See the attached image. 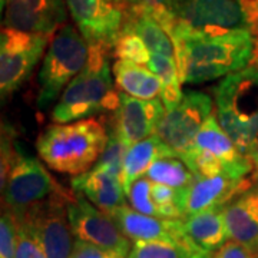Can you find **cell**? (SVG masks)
Masks as SVG:
<instances>
[{
	"label": "cell",
	"mask_w": 258,
	"mask_h": 258,
	"mask_svg": "<svg viewBox=\"0 0 258 258\" xmlns=\"http://www.w3.org/2000/svg\"><path fill=\"white\" fill-rule=\"evenodd\" d=\"M169 35L181 81L189 85L217 81L248 68L255 47L251 30L200 32L176 20Z\"/></svg>",
	"instance_id": "1"
},
{
	"label": "cell",
	"mask_w": 258,
	"mask_h": 258,
	"mask_svg": "<svg viewBox=\"0 0 258 258\" xmlns=\"http://www.w3.org/2000/svg\"><path fill=\"white\" fill-rule=\"evenodd\" d=\"M108 141V128L95 118L49 125L37 138L39 158L60 174L79 175L89 171Z\"/></svg>",
	"instance_id": "2"
},
{
	"label": "cell",
	"mask_w": 258,
	"mask_h": 258,
	"mask_svg": "<svg viewBox=\"0 0 258 258\" xmlns=\"http://www.w3.org/2000/svg\"><path fill=\"white\" fill-rule=\"evenodd\" d=\"M212 96L220 125L251 159L258 139V68L249 64L222 78L214 86Z\"/></svg>",
	"instance_id": "3"
},
{
	"label": "cell",
	"mask_w": 258,
	"mask_h": 258,
	"mask_svg": "<svg viewBox=\"0 0 258 258\" xmlns=\"http://www.w3.org/2000/svg\"><path fill=\"white\" fill-rule=\"evenodd\" d=\"M109 59L111 53L91 47L86 68L66 86L53 106L50 118L55 123H69L116 111L119 92L113 85Z\"/></svg>",
	"instance_id": "4"
},
{
	"label": "cell",
	"mask_w": 258,
	"mask_h": 258,
	"mask_svg": "<svg viewBox=\"0 0 258 258\" xmlns=\"http://www.w3.org/2000/svg\"><path fill=\"white\" fill-rule=\"evenodd\" d=\"M89 55V43L79 29L66 23L56 30L37 75L39 109H45L57 102L66 86L86 68Z\"/></svg>",
	"instance_id": "5"
},
{
	"label": "cell",
	"mask_w": 258,
	"mask_h": 258,
	"mask_svg": "<svg viewBox=\"0 0 258 258\" xmlns=\"http://www.w3.org/2000/svg\"><path fill=\"white\" fill-rule=\"evenodd\" d=\"M72 189H57L46 200L16 215L18 221L35 237L47 258H71L76 237L68 214V200Z\"/></svg>",
	"instance_id": "6"
},
{
	"label": "cell",
	"mask_w": 258,
	"mask_h": 258,
	"mask_svg": "<svg viewBox=\"0 0 258 258\" xmlns=\"http://www.w3.org/2000/svg\"><path fill=\"white\" fill-rule=\"evenodd\" d=\"M52 36L2 29L0 35V92L2 99L9 98L26 82L36 64L46 53Z\"/></svg>",
	"instance_id": "7"
},
{
	"label": "cell",
	"mask_w": 258,
	"mask_h": 258,
	"mask_svg": "<svg viewBox=\"0 0 258 258\" xmlns=\"http://www.w3.org/2000/svg\"><path fill=\"white\" fill-rule=\"evenodd\" d=\"M69 15L89 47L112 53L126 20L123 0H64Z\"/></svg>",
	"instance_id": "8"
},
{
	"label": "cell",
	"mask_w": 258,
	"mask_h": 258,
	"mask_svg": "<svg viewBox=\"0 0 258 258\" xmlns=\"http://www.w3.org/2000/svg\"><path fill=\"white\" fill-rule=\"evenodd\" d=\"M68 214L76 240L86 241L116 257H128L134 244H131L112 215L74 191L68 200Z\"/></svg>",
	"instance_id": "9"
},
{
	"label": "cell",
	"mask_w": 258,
	"mask_h": 258,
	"mask_svg": "<svg viewBox=\"0 0 258 258\" xmlns=\"http://www.w3.org/2000/svg\"><path fill=\"white\" fill-rule=\"evenodd\" d=\"M60 188L39 158L22 154L18 149L6 182L2 185L3 208L19 215Z\"/></svg>",
	"instance_id": "10"
},
{
	"label": "cell",
	"mask_w": 258,
	"mask_h": 258,
	"mask_svg": "<svg viewBox=\"0 0 258 258\" xmlns=\"http://www.w3.org/2000/svg\"><path fill=\"white\" fill-rule=\"evenodd\" d=\"M171 12L192 30H251L247 0H174Z\"/></svg>",
	"instance_id": "11"
},
{
	"label": "cell",
	"mask_w": 258,
	"mask_h": 258,
	"mask_svg": "<svg viewBox=\"0 0 258 258\" xmlns=\"http://www.w3.org/2000/svg\"><path fill=\"white\" fill-rule=\"evenodd\" d=\"M214 109V99L210 95L200 91L184 92L182 101L175 108L165 111L155 134L178 157H181L191 148L200 129Z\"/></svg>",
	"instance_id": "12"
},
{
	"label": "cell",
	"mask_w": 258,
	"mask_h": 258,
	"mask_svg": "<svg viewBox=\"0 0 258 258\" xmlns=\"http://www.w3.org/2000/svg\"><path fill=\"white\" fill-rule=\"evenodd\" d=\"M3 26L53 36L68 23L64 0H2Z\"/></svg>",
	"instance_id": "13"
},
{
	"label": "cell",
	"mask_w": 258,
	"mask_h": 258,
	"mask_svg": "<svg viewBox=\"0 0 258 258\" xmlns=\"http://www.w3.org/2000/svg\"><path fill=\"white\" fill-rule=\"evenodd\" d=\"M251 185L249 178L241 179L227 172L211 176H195L186 188L179 189V208L184 218L212 208H224L232 198Z\"/></svg>",
	"instance_id": "14"
},
{
	"label": "cell",
	"mask_w": 258,
	"mask_h": 258,
	"mask_svg": "<svg viewBox=\"0 0 258 258\" xmlns=\"http://www.w3.org/2000/svg\"><path fill=\"white\" fill-rule=\"evenodd\" d=\"M122 232L132 242L165 241L198 252L184 230V220H165L135 211L125 204L112 214Z\"/></svg>",
	"instance_id": "15"
},
{
	"label": "cell",
	"mask_w": 258,
	"mask_h": 258,
	"mask_svg": "<svg viewBox=\"0 0 258 258\" xmlns=\"http://www.w3.org/2000/svg\"><path fill=\"white\" fill-rule=\"evenodd\" d=\"M165 111L161 98L145 101L119 92V105L113 112L111 126L131 147L157 132L158 123Z\"/></svg>",
	"instance_id": "16"
},
{
	"label": "cell",
	"mask_w": 258,
	"mask_h": 258,
	"mask_svg": "<svg viewBox=\"0 0 258 258\" xmlns=\"http://www.w3.org/2000/svg\"><path fill=\"white\" fill-rule=\"evenodd\" d=\"M191 147L210 152L211 155L218 158L225 166L227 172L235 178L245 179L254 171L252 161L241 152L230 135L222 129L217 119L215 109L205 120Z\"/></svg>",
	"instance_id": "17"
},
{
	"label": "cell",
	"mask_w": 258,
	"mask_h": 258,
	"mask_svg": "<svg viewBox=\"0 0 258 258\" xmlns=\"http://www.w3.org/2000/svg\"><path fill=\"white\" fill-rule=\"evenodd\" d=\"M72 191L83 195L103 212L112 215L126 204V194L120 176L92 166L89 171L75 175L71 181Z\"/></svg>",
	"instance_id": "18"
},
{
	"label": "cell",
	"mask_w": 258,
	"mask_h": 258,
	"mask_svg": "<svg viewBox=\"0 0 258 258\" xmlns=\"http://www.w3.org/2000/svg\"><path fill=\"white\" fill-rule=\"evenodd\" d=\"M228 240L258 248V184H252L222 208Z\"/></svg>",
	"instance_id": "19"
},
{
	"label": "cell",
	"mask_w": 258,
	"mask_h": 258,
	"mask_svg": "<svg viewBox=\"0 0 258 258\" xmlns=\"http://www.w3.org/2000/svg\"><path fill=\"white\" fill-rule=\"evenodd\" d=\"M184 230L197 251L212 254L228 241L222 208H212L186 217Z\"/></svg>",
	"instance_id": "20"
},
{
	"label": "cell",
	"mask_w": 258,
	"mask_h": 258,
	"mask_svg": "<svg viewBox=\"0 0 258 258\" xmlns=\"http://www.w3.org/2000/svg\"><path fill=\"white\" fill-rule=\"evenodd\" d=\"M123 29L137 33L142 42L147 45L151 53L175 57V45L171 35L165 30V28L154 18L149 10L142 6H129L128 15ZM122 29V30H123Z\"/></svg>",
	"instance_id": "21"
},
{
	"label": "cell",
	"mask_w": 258,
	"mask_h": 258,
	"mask_svg": "<svg viewBox=\"0 0 258 258\" xmlns=\"http://www.w3.org/2000/svg\"><path fill=\"white\" fill-rule=\"evenodd\" d=\"M162 157H178V155L161 141L157 134L142 139L137 144H132L125 155L122 174H120V181L123 185L125 194L134 181H137L141 176H145L151 165L158 158Z\"/></svg>",
	"instance_id": "22"
},
{
	"label": "cell",
	"mask_w": 258,
	"mask_h": 258,
	"mask_svg": "<svg viewBox=\"0 0 258 258\" xmlns=\"http://www.w3.org/2000/svg\"><path fill=\"white\" fill-rule=\"evenodd\" d=\"M116 88L138 99H157L162 92V82L154 72L142 64L116 59L112 66Z\"/></svg>",
	"instance_id": "23"
},
{
	"label": "cell",
	"mask_w": 258,
	"mask_h": 258,
	"mask_svg": "<svg viewBox=\"0 0 258 258\" xmlns=\"http://www.w3.org/2000/svg\"><path fill=\"white\" fill-rule=\"evenodd\" d=\"M147 68L151 72L157 75L162 82V92H161L159 98L164 103L166 111L175 108L184 98L182 81L179 76L175 57L152 53Z\"/></svg>",
	"instance_id": "24"
},
{
	"label": "cell",
	"mask_w": 258,
	"mask_h": 258,
	"mask_svg": "<svg viewBox=\"0 0 258 258\" xmlns=\"http://www.w3.org/2000/svg\"><path fill=\"white\" fill-rule=\"evenodd\" d=\"M145 176L155 184L168 185L175 189H184L195 179L192 171L179 157L158 158Z\"/></svg>",
	"instance_id": "25"
},
{
	"label": "cell",
	"mask_w": 258,
	"mask_h": 258,
	"mask_svg": "<svg viewBox=\"0 0 258 258\" xmlns=\"http://www.w3.org/2000/svg\"><path fill=\"white\" fill-rule=\"evenodd\" d=\"M112 55L116 59L147 66L152 53L149 52L147 45L142 42V39L137 33L123 29L120 36L116 40V43H115Z\"/></svg>",
	"instance_id": "26"
},
{
	"label": "cell",
	"mask_w": 258,
	"mask_h": 258,
	"mask_svg": "<svg viewBox=\"0 0 258 258\" xmlns=\"http://www.w3.org/2000/svg\"><path fill=\"white\" fill-rule=\"evenodd\" d=\"M128 148V144L120 138L118 132L109 125V128H108V141H106L105 149L102 151L101 157L93 166H98V168H102L105 171H109L112 174L120 176Z\"/></svg>",
	"instance_id": "27"
},
{
	"label": "cell",
	"mask_w": 258,
	"mask_h": 258,
	"mask_svg": "<svg viewBox=\"0 0 258 258\" xmlns=\"http://www.w3.org/2000/svg\"><path fill=\"white\" fill-rule=\"evenodd\" d=\"M192 251L165 241L134 242L126 258H191Z\"/></svg>",
	"instance_id": "28"
},
{
	"label": "cell",
	"mask_w": 258,
	"mask_h": 258,
	"mask_svg": "<svg viewBox=\"0 0 258 258\" xmlns=\"http://www.w3.org/2000/svg\"><path fill=\"white\" fill-rule=\"evenodd\" d=\"M152 181L147 176H141L137 181H134L126 191V201L135 210V211L158 217L157 205L152 201L151 197V189H152Z\"/></svg>",
	"instance_id": "29"
},
{
	"label": "cell",
	"mask_w": 258,
	"mask_h": 258,
	"mask_svg": "<svg viewBox=\"0 0 258 258\" xmlns=\"http://www.w3.org/2000/svg\"><path fill=\"white\" fill-rule=\"evenodd\" d=\"M19 222L16 215L3 208L0 218V258H15Z\"/></svg>",
	"instance_id": "30"
},
{
	"label": "cell",
	"mask_w": 258,
	"mask_h": 258,
	"mask_svg": "<svg viewBox=\"0 0 258 258\" xmlns=\"http://www.w3.org/2000/svg\"><path fill=\"white\" fill-rule=\"evenodd\" d=\"M18 141L15 138V131L9 123L3 122L2 125V159H0V184L6 182L10 168L18 155Z\"/></svg>",
	"instance_id": "31"
},
{
	"label": "cell",
	"mask_w": 258,
	"mask_h": 258,
	"mask_svg": "<svg viewBox=\"0 0 258 258\" xmlns=\"http://www.w3.org/2000/svg\"><path fill=\"white\" fill-rule=\"evenodd\" d=\"M15 258H47L42 245L20 222H19L18 244H16Z\"/></svg>",
	"instance_id": "32"
},
{
	"label": "cell",
	"mask_w": 258,
	"mask_h": 258,
	"mask_svg": "<svg viewBox=\"0 0 258 258\" xmlns=\"http://www.w3.org/2000/svg\"><path fill=\"white\" fill-rule=\"evenodd\" d=\"M210 258H258V248H251L237 241L228 240L215 249Z\"/></svg>",
	"instance_id": "33"
},
{
	"label": "cell",
	"mask_w": 258,
	"mask_h": 258,
	"mask_svg": "<svg viewBox=\"0 0 258 258\" xmlns=\"http://www.w3.org/2000/svg\"><path fill=\"white\" fill-rule=\"evenodd\" d=\"M108 255H109V252L103 251L93 244H89L82 240H76L71 258H106Z\"/></svg>",
	"instance_id": "34"
},
{
	"label": "cell",
	"mask_w": 258,
	"mask_h": 258,
	"mask_svg": "<svg viewBox=\"0 0 258 258\" xmlns=\"http://www.w3.org/2000/svg\"><path fill=\"white\" fill-rule=\"evenodd\" d=\"M248 3V16L251 25V33L258 37V0H247Z\"/></svg>",
	"instance_id": "35"
},
{
	"label": "cell",
	"mask_w": 258,
	"mask_h": 258,
	"mask_svg": "<svg viewBox=\"0 0 258 258\" xmlns=\"http://www.w3.org/2000/svg\"><path fill=\"white\" fill-rule=\"evenodd\" d=\"M172 3H174V0H144V6H147L148 9L151 10H168V12H171Z\"/></svg>",
	"instance_id": "36"
},
{
	"label": "cell",
	"mask_w": 258,
	"mask_h": 258,
	"mask_svg": "<svg viewBox=\"0 0 258 258\" xmlns=\"http://www.w3.org/2000/svg\"><path fill=\"white\" fill-rule=\"evenodd\" d=\"M251 161H252V165H254V171L252 172H255V171H258V139L257 142H255L254 151L251 154Z\"/></svg>",
	"instance_id": "37"
},
{
	"label": "cell",
	"mask_w": 258,
	"mask_h": 258,
	"mask_svg": "<svg viewBox=\"0 0 258 258\" xmlns=\"http://www.w3.org/2000/svg\"><path fill=\"white\" fill-rule=\"evenodd\" d=\"M249 64H254V66H257L258 68V37H255V47H254V55H252V60H251V63Z\"/></svg>",
	"instance_id": "38"
},
{
	"label": "cell",
	"mask_w": 258,
	"mask_h": 258,
	"mask_svg": "<svg viewBox=\"0 0 258 258\" xmlns=\"http://www.w3.org/2000/svg\"><path fill=\"white\" fill-rule=\"evenodd\" d=\"M211 254L210 252H204V251H198V252H194L191 258H210Z\"/></svg>",
	"instance_id": "39"
},
{
	"label": "cell",
	"mask_w": 258,
	"mask_h": 258,
	"mask_svg": "<svg viewBox=\"0 0 258 258\" xmlns=\"http://www.w3.org/2000/svg\"><path fill=\"white\" fill-rule=\"evenodd\" d=\"M123 2L129 6H142L144 5V0H123Z\"/></svg>",
	"instance_id": "40"
},
{
	"label": "cell",
	"mask_w": 258,
	"mask_h": 258,
	"mask_svg": "<svg viewBox=\"0 0 258 258\" xmlns=\"http://www.w3.org/2000/svg\"><path fill=\"white\" fill-rule=\"evenodd\" d=\"M249 179H251V182H252V184H258V171L252 172V174L249 175Z\"/></svg>",
	"instance_id": "41"
},
{
	"label": "cell",
	"mask_w": 258,
	"mask_h": 258,
	"mask_svg": "<svg viewBox=\"0 0 258 258\" xmlns=\"http://www.w3.org/2000/svg\"><path fill=\"white\" fill-rule=\"evenodd\" d=\"M106 258H120V257H116V255H113V254H109Z\"/></svg>",
	"instance_id": "42"
}]
</instances>
